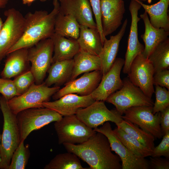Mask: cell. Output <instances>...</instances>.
Masks as SVG:
<instances>
[{
  "instance_id": "obj_26",
  "label": "cell",
  "mask_w": 169,
  "mask_h": 169,
  "mask_svg": "<svg viewBox=\"0 0 169 169\" xmlns=\"http://www.w3.org/2000/svg\"><path fill=\"white\" fill-rule=\"evenodd\" d=\"M73 69V59L53 63L47 71L48 75L44 83L48 87L53 84L59 86L65 84L70 80Z\"/></svg>"
},
{
  "instance_id": "obj_38",
  "label": "cell",
  "mask_w": 169,
  "mask_h": 169,
  "mask_svg": "<svg viewBox=\"0 0 169 169\" xmlns=\"http://www.w3.org/2000/svg\"><path fill=\"white\" fill-rule=\"evenodd\" d=\"M161 143L153 150L151 157L163 156L169 158V131L163 136Z\"/></svg>"
},
{
  "instance_id": "obj_46",
  "label": "cell",
  "mask_w": 169,
  "mask_h": 169,
  "mask_svg": "<svg viewBox=\"0 0 169 169\" xmlns=\"http://www.w3.org/2000/svg\"><path fill=\"white\" fill-rule=\"evenodd\" d=\"M1 135L0 134V146H1Z\"/></svg>"
},
{
  "instance_id": "obj_20",
  "label": "cell",
  "mask_w": 169,
  "mask_h": 169,
  "mask_svg": "<svg viewBox=\"0 0 169 169\" xmlns=\"http://www.w3.org/2000/svg\"><path fill=\"white\" fill-rule=\"evenodd\" d=\"M126 18L117 34L111 36L103 44L102 50L99 55L101 62V71L102 75L106 74L111 68L117 56L120 42L124 35L128 24Z\"/></svg>"
},
{
  "instance_id": "obj_28",
  "label": "cell",
  "mask_w": 169,
  "mask_h": 169,
  "mask_svg": "<svg viewBox=\"0 0 169 169\" xmlns=\"http://www.w3.org/2000/svg\"><path fill=\"white\" fill-rule=\"evenodd\" d=\"M79 31L80 24L73 15L59 12L55 20V33L67 38L77 39Z\"/></svg>"
},
{
  "instance_id": "obj_7",
  "label": "cell",
  "mask_w": 169,
  "mask_h": 169,
  "mask_svg": "<svg viewBox=\"0 0 169 169\" xmlns=\"http://www.w3.org/2000/svg\"><path fill=\"white\" fill-rule=\"evenodd\" d=\"M4 14L6 19L0 33V63L21 37L25 24L24 16L14 8L6 10Z\"/></svg>"
},
{
  "instance_id": "obj_25",
  "label": "cell",
  "mask_w": 169,
  "mask_h": 169,
  "mask_svg": "<svg viewBox=\"0 0 169 169\" xmlns=\"http://www.w3.org/2000/svg\"><path fill=\"white\" fill-rule=\"evenodd\" d=\"M80 50L92 55L99 56L103 44L97 28L80 25V31L77 39Z\"/></svg>"
},
{
  "instance_id": "obj_3",
  "label": "cell",
  "mask_w": 169,
  "mask_h": 169,
  "mask_svg": "<svg viewBox=\"0 0 169 169\" xmlns=\"http://www.w3.org/2000/svg\"><path fill=\"white\" fill-rule=\"evenodd\" d=\"M0 109L3 124L0 147V169H8L13 155L21 141L20 136L16 115L11 111L8 100L3 96L0 97Z\"/></svg>"
},
{
  "instance_id": "obj_2",
  "label": "cell",
  "mask_w": 169,
  "mask_h": 169,
  "mask_svg": "<svg viewBox=\"0 0 169 169\" xmlns=\"http://www.w3.org/2000/svg\"><path fill=\"white\" fill-rule=\"evenodd\" d=\"M53 9L49 13L45 10H39L26 14L23 33L7 54L19 49H28L42 40L51 38L54 33L55 18L59 11L58 0H53Z\"/></svg>"
},
{
  "instance_id": "obj_15",
  "label": "cell",
  "mask_w": 169,
  "mask_h": 169,
  "mask_svg": "<svg viewBox=\"0 0 169 169\" xmlns=\"http://www.w3.org/2000/svg\"><path fill=\"white\" fill-rule=\"evenodd\" d=\"M102 76L100 70L86 72L80 78L70 80L65 84L53 96L54 100L69 94H76L84 96L90 94L97 87Z\"/></svg>"
},
{
  "instance_id": "obj_8",
  "label": "cell",
  "mask_w": 169,
  "mask_h": 169,
  "mask_svg": "<svg viewBox=\"0 0 169 169\" xmlns=\"http://www.w3.org/2000/svg\"><path fill=\"white\" fill-rule=\"evenodd\" d=\"M60 89L59 86L50 87L44 83L39 84L34 83L25 92L8 101V105L16 115L26 109L42 107V103L49 101Z\"/></svg>"
},
{
  "instance_id": "obj_39",
  "label": "cell",
  "mask_w": 169,
  "mask_h": 169,
  "mask_svg": "<svg viewBox=\"0 0 169 169\" xmlns=\"http://www.w3.org/2000/svg\"><path fill=\"white\" fill-rule=\"evenodd\" d=\"M153 85L164 87L169 90V70L166 69L154 74L153 78Z\"/></svg>"
},
{
  "instance_id": "obj_9",
  "label": "cell",
  "mask_w": 169,
  "mask_h": 169,
  "mask_svg": "<svg viewBox=\"0 0 169 169\" xmlns=\"http://www.w3.org/2000/svg\"><path fill=\"white\" fill-rule=\"evenodd\" d=\"M53 51V42L50 38L42 40L28 49V60L31 64L30 70L36 84L42 83L52 64Z\"/></svg>"
},
{
  "instance_id": "obj_1",
  "label": "cell",
  "mask_w": 169,
  "mask_h": 169,
  "mask_svg": "<svg viewBox=\"0 0 169 169\" xmlns=\"http://www.w3.org/2000/svg\"><path fill=\"white\" fill-rule=\"evenodd\" d=\"M68 152L73 153L85 162L91 169H122L119 156L112 152L107 137L96 132L87 141L75 145L63 144Z\"/></svg>"
},
{
  "instance_id": "obj_27",
  "label": "cell",
  "mask_w": 169,
  "mask_h": 169,
  "mask_svg": "<svg viewBox=\"0 0 169 169\" xmlns=\"http://www.w3.org/2000/svg\"><path fill=\"white\" fill-rule=\"evenodd\" d=\"M73 59V69L69 81L75 79L82 73L101 70V62L99 56L80 50Z\"/></svg>"
},
{
  "instance_id": "obj_33",
  "label": "cell",
  "mask_w": 169,
  "mask_h": 169,
  "mask_svg": "<svg viewBox=\"0 0 169 169\" xmlns=\"http://www.w3.org/2000/svg\"><path fill=\"white\" fill-rule=\"evenodd\" d=\"M24 141H21L14 151L8 169H24L27 165L30 152L29 145H24Z\"/></svg>"
},
{
  "instance_id": "obj_41",
  "label": "cell",
  "mask_w": 169,
  "mask_h": 169,
  "mask_svg": "<svg viewBox=\"0 0 169 169\" xmlns=\"http://www.w3.org/2000/svg\"><path fill=\"white\" fill-rule=\"evenodd\" d=\"M160 125L162 136L169 131V106L160 112Z\"/></svg>"
},
{
  "instance_id": "obj_21",
  "label": "cell",
  "mask_w": 169,
  "mask_h": 169,
  "mask_svg": "<svg viewBox=\"0 0 169 169\" xmlns=\"http://www.w3.org/2000/svg\"><path fill=\"white\" fill-rule=\"evenodd\" d=\"M28 49L22 48L8 54L4 67L1 72L2 78L10 79L21 74L27 70L29 61Z\"/></svg>"
},
{
  "instance_id": "obj_35",
  "label": "cell",
  "mask_w": 169,
  "mask_h": 169,
  "mask_svg": "<svg viewBox=\"0 0 169 169\" xmlns=\"http://www.w3.org/2000/svg\"><path fill=\"white\" fill-rule=\"evenodd\" d=\"M13 80L18 95L26 91L35 83L34 77L30 69L16 76Z\"/></svg>"
},
{
  "instance_id": "obj_42",
  "label": "cell",
  "mask_w": 169,
  "mask_h": 169,
  "mask_svg": "<svg viewBox=\"0 0 169 169\" xmlns=\"http://www.w3.org/2000/svg\"><path fill=\"white\" fill-rule=\"evenodd\" d=\"M9 0H0V8H5Z\"/></svg>"
},
{
  "instance_id": "obj_11",
  "label": "cell",
  "mask_w": 169,
  "mask_h": 169,
  "mask_svg": "<svg viewBox=\"0 0 169 169\" xmlns=\"http://www.w3.org/2000/svg\"><path fill=\"white\" fill-rule=\"evenodd\" d=\"M75 115L92 129L98 127L107 121L114 122L116 125L123 120L116 109L109 110L104 101L99 100H95L89 106L79 110Z\"/></svg>"
},
{
  "instance_id": "obj_48",
  "label": "cell",
  "mask_w": 169,
  "mask_h": 169,
  "mask_svg": "<svg viewBox=\"0 0 169 169\" xmlns=\"http://www.w3.org/2000/svg\"><path fill=\"white\" fill-rule=\"evenodd\" d=\"M41 1H45L46 0H40Z\"/></svg>"
},
{
  "instance_id": "obj_40",
  "label": "cell",
  "mask_w": 169,
  "mask_h": 169,
  "mask_svg": "<svg viewBox=\"0 0 169 169\" xmlns=\"http://www.w3.org/2000/svg\"><path fill=\"white\" fill-rule=\"evenodd\" d=\"M149 168L151 169H169V158L151 157L148 161Z\"/></svg>"
},
{
  "instance_id": "obj_12",
  "label": "cell",
  "mask_w": 169,
  "mask_h": 169,
  "mask_svg": "<svg viewBox=\"0 0 169 169\" xmlns=\"http://www.w3.org/2000/svg\"><path fill=\"white\" fill-rule=\"evenodd\" d=\"M153 106L145 105L131 107L122 115L127 120L153 135L155 138L162 137L160 125V112L153 114Z\"/></svg>"
},
{
  "instance_id": "obj_4",
  "label": "cell",
  "mask_w": 169,
  "mask_h": 169,
  "mask_svg": "<svg viewBox=\"0 0 169 169\" xmlns=\"http://www.w3.org/2000/svg\"><path fill=\"white\" fill-rule=\"evenodd\" d=\"M62 117L56 111L44 107L30 108L21 111L16 115L21 141H24L33 131L60 120Z\"/></svg>"
},
{
  "instance_id": "obj_16",
  "label": "cell",
  "mask_w": 169,
  "mask_h": 169,
  "mask_svg": "<svg viewBox=\"0 0 169 169\" xmlns=\"http://www.w3.org/2000/svg\"><path fill=\"white\" fill-rule=\"evenodd\" d=\"M124 61V59L116 58L110 70L102 75L98 85L91 94L95 100L105 101L109 96L122 87L123 81L120 74Z\"/></svg>"
},
{
  "instance_id": "obj_5",
  "label": "cell",
  "mask_w": 169,
  "mask_h": 169,
  "mask_svg": "<svg viewBox=\"0 0 169 169\" xmlns=\"http://www.w3.org/2000/svg\"><path fill=\"white\" fill-rule=\"evenodd\" d=\"M123 81L122 87L109 96L105 101L114 105L121 115L127 109L132 107L153 106L154 103L151 99L134 85L128 77L124 78Z\"/></svg>"
},
{
  "instance_id": "obj_31",
  "label": "cell",
  "mask_w": 169,
  "mask_h": 169,
  "mask_svg": "<svg viewBox=\"0 0 169 169\" xmlns=\"http://www.w3.org/2000/svg\"><path fill=\"white\" fill-rule=\"evenodd\" d=\"M148 59L156 72L169 68V38L159 44L152 51Z\"/></svg>"
},
{
  "instance_id": "obj_37",
  "label": "cell",
  "mask_w": 169,
  "mask_h": 169,
  "mask_svg": "<svg viewBox=\"0 0 169 169\" xmlns=\"http://www.w3.org/2000/svg\"><path fill=\"white\" fill-rule=\"evenodd\" d=\"M94 14L97 28L100 34L103 44L106 39L104 35L102 25L100 10V0H89Z\"/></svg>"
},
{
  "instance_id": "obj_32",
  "label": "cell",
  "mask_w": 169,
  "mask_h": 169,
  "mask_svg": "<svg viewBox=\"0 0 169 169\" xmlns=\"http://www.w3.org/2000/svg\"><path fill=\"white\" fill-rule=\"evenodd\" d=\"M44 169H85L81 164L78 156L68 152L59 154L44 167Z\"/></svg>"
},
{
  "instance_id": "obj_49",
  "label": "cell",
  "mask_w": 169,
  "mask_h": 169,
  "mask_svg": "<svg viewBox=\"0 0 169 169\" xmlns=\"http://www.w3.org/2000/svg\"></svg>"
},
{
  "instance_id": "obj_44",
  "label": "cell",
  "mask_w": 169,
  "mask_h": 169,
  "mask_svg": "<svg viewBox=\"0 0 169 169\" xmlns=\"http://www.w3.org/2000/svg\"><path fill=\"white\" fill-rule=\"evenodd\" d=\"M3 23L2 18H0V33L1 32L3 27Z\"/></svg>"
},
{
  "instance_id": "obj_47",
  "label": "cell",
  "mask_w": 169,
  "mask_h": 169,
  "mask_svg": "<svg viewBox=\"0 0 169 169\" xmlns=\"http://www.w3.org/2000/svg\"><path fill=\"white\" fill-rule=\"evenodd\" d=\"M1 161V154H0V162Z\"/></svg>"
},
{
  "instance_id": "obj_30",
  "label": "cell",
  "mask_w": 169,
  "mask_h": 169,
  "mask_svg": "<svg viewBox=\"0 0 169 169\" xmlns=\"http://www.w3.org/2000/svg\"><path fill=\"white\" fill-rule=\"evenodd\" d=\"M113 130L123 144L136 156L145 158L151 156L153 150L130 136L120 128L117 126Z\"/></svg>"
},
{
  "instance_id": "obj_29",
  "label": "cell",
  "mask_w": 169,
  "mask_h": 169,
  "mask_svg": "<svg viewBox=\"0 0 169 169\" xmlns=\"http://www.w3.org/2000/svg\"><path fill=\"white\" fill-rule=\"evenodd\" d=\"M116 125L149 149L153 150L155 148L154 141L155 138L154 136L139 128L136 125L127 120H123Z\"/></svg>"
},
{
  "instance_id": "obj_36",
  "label": "cell",
  "mask_w": 169,
  "mask_h": 169,
  "mask_svg": "<svg viewBox=\"0 0 169 169\" xmlns=\"http://www.w3.org/2000/svg\"><path fill=\"white\" fill-rule=\"evenodd\" d=\"M0 93L8 101L18 95L13 80L0 78Z\"/></svg>"
},
{
  "instance_id": "obj_43",
  "label": "cell",
  "mask_w": 169,
  "mask_h": 169,
  "mask_svg": "<svg viewBox=\"0 0 169 169\" xmlns=\"http://www.w3.org/2000/svg\"><path fill=\"white\" fill-rule=\"evenodd\" d=\"M35 0H22L23 3L28 5H30Z\"/></svg>"
},
{
  "instance_id": "obj_10",
  "label": "cell",
  "mask_w": 169,
  "mask_h": 169,
  "mask_svg": "<svg viewBox=\"0 0 169 169\" xmlns=\"http://www.w3.org/2000/svg\"><path fill=\"white\" fill-rule=\"evenodd\" d=\"M108 138L112 151L115 152L120 159L122 169H148V161L145 158L136 156L120 141L112 130L110 123H105L101 127L94 128Z\"/></svg>"
},
{
  "instance_id": "obj_18",
  "label": "cell",
  "mask_w": 169,
  "mask_h": 169,
  "mask_svg": "<svg viewBox=\"0 0 169 169\" xmlns=\"http://www.w3.org/2000/svg\"><path fill=\"white\" fill-rule=\"evenodd\" d=\"M95 101L91 94L82 96L69 94L53 101L44 102L41 105L43 107L53 110L62 116H66L75 115L79 110L89 106Z\"/></svg>"
},
{
  "instance_id": "obj_22",
  "label": "cell",
  "mask_w": 169,
  "mask_h": 169,
  "mask_svg": "<svg viewBox=\"0 0 169 169\" xmlns=\"http://www.w3.org/2000/svg\"><path fill=\"white\" fill-rule=\"evenodd\" d=\"M140 18L143 21L145 25V32L141 37L144 43V49L142 53L148 58L154 49L160 43L168 38L169 31L162 28H157L150 23L146 12L140 15Z\"/></svg>"
},
{
  "instance_id": "obj_19",
  "label": "cell",
  "mask_w": 169,
  "mask_h": 169,
  "mask_svg": "<svg viewBox=\"0 0 169 169\" xmlns=\"http://www.w3.org/2000/svg\"><path fill=\"white\" fill-rule=\"evenodd\" d=\"M59 12L71 15L80 25L97 28L89 0H58Z\"/></svg>"
},
{
  "instance_id": "obj_13",
  "label": "cell",
  "mask_w": 169,
  "mask_h": 169,
  "mask_svg": "<svg viewBox=\"0 0 169 169\" xmlns=\"http://www.w3.org/2000/svg\"><path fill=\"white\" fill-rule=\"evenodd\" d=\"M154 74L152 64L141 53L134 59L128 74L130 81L146 95L151 98L154 93L153 83Z\"/></svg>"
},
{
  "instance_id": "obj_14",
  "label": "cell",
  "mask_w": 169,
  "mask_h": 169,
  "mask_svg": "<svg viewBox=\"0 0 169 169\" xmlns=\"http://www.w3.org/2000/svg\"><path fill=\"white\" fill-rule=\"evenodd\" d=\"M141 6L135 0H131L129 10L131 17V23L128 38L127 46L125 55L123 72L128 74L130 70L132 62L138 54L142 53L144 46L138 39V24L141 18L138 16V11Z\"/></svg>"
},
{
  "instance_id": "obj_17",
  "label": "cell",
  "mask_w": 169,
  "mask_h": 169,
  "mask_svg": "<svg viewBox=\"0 0 169 169\" xmlns=\"http://www.w3.org/2000/svg\"><path fill=\"white\" fill-rule=\"evenodd\" d=\"M102 30L105 37L110 34L121 25L125 12L123 0H100Z\"/></svg>"
},
{
  "instance_id": "obj_6",
  "label": "cell",
  "mask_w": 169,
  "mask_h": 169,
  "mask_svg": "<svg viewBox=\"0 0 169 169\" xmlns=\"http://www.w3.org/2000/svg\"><path fill=\"white\" fill-rule=\"evenodd\" d=\"M54 122V127L60 144L83 143L96 132L79 120L75 115L64 116Z\"/></svg>"
},
{
  "instance_id": "obj_34",
  "label": "cell",
  "mask_w": 169,
  "mask_h": 169,
  "mask_svg": "<svg viewBox=\"0 0 169 169\" xmlns=\"http://www.w3.org/2000/svg\"><path fill=\"white\" fill-rule=\"evenodd\" d=\"M154 93L156 100L153 106V114L163 110L169 106V91L166 88L156 85Z\"/></svg>"
},
{
  "instance_id": "obj_24",
  "label": "cell",
  "mask_w": 169,
  "mask_h": 169,
  "mask_svg": "<svg viewBox=\"0 0 169 169\" xmlns=\"http://www.w3.org/2000/svg\"><path fill=\"white\" fill-rule=\"evenodd\" d=\"M135 0L141 5L146 12L149 16L150 22L153 27L169 31V0H160L152 5L145 4L139 0Z\"/></svg>"
},
{
  "instance_id": "obj_45",
  "label": "cell",
  "mask_w": 169,
  "mask_h": 169,
  "mask_svg": "<svg viewBox=\"0 0 169 169\" xmlns=\"http://www.w3.org/2000/svg\"><path fill=\"white\" fill-rule=\"evenodd\" d=\"M139 0L141 2H145L146 1H148V2H151V0Z\"/></svg>"
},
{
  "instance_id": "obj_23",
  "label": "cell",
  "mask_w": 169,
  "mask_h": 169,
  "mask_svg": "<svg viewBox=\"0 0 169 169\" xmlns=\"http://www.w3.org/2000/svg\"><path fill=\"white\" fill-rule=\"evenodd\" d=\"M50 38L54 46L52 63L73 59L80 50L77 39L67 38L55 33Z\"/></svg>"
}]
</instances>
